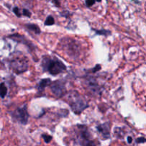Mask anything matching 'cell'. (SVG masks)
<instances>
[{
  "label": "cell",
  "instance_id": "obj_17",
  "mask_svg": "<svg viewBox=\"0 0 146 146\" xmlns=\"http://www.w3.org/2000/svg\"><path fill=\"white\" fill-rule=\"evenodd\" d=\"M23 14L26 16H28V17L31 16V12L29 11L26 10V9H23Z\"/></svg>",
  "mask_w": 146,
  "mask_h": 146
},
{
  "label": "cell",
  "instance_id": "obj_19",
  "mask_svg": "<svg viewBox=\"0 0 146 146\" xmlns=\"http://www.w3.org/2000/svg\"><path fill=\"white\" fill-rule=\"evenodd\" d=\"M127 140H128V143H132V141H133V139H132V138L130 137V136L128 137V139H127Z\"/></svg>",
  "mask_w": 146,
  "mask_h": 146
},
{
  "label": "cell",
  "instance_id": "obj_8",
  "mask_svg": "<svg viewBox=\"0 0 146 146\" xmlns=\"http://www.w3.org/2000/svg\"><path fill=\"white\" fill-rule=\"evenodd\" d=\"M97 130L101 135L103 139H108L110 138V125L108 123H103L97 126Z\"/></svg>",
  "mask_w": 146,
  "mask_h": 146
},
{
  "label": "cell",
  "instance_id": "obj_4",
  "mask_svg": "<svg viewBox=\"0 0 146 146\" xmlns=\"http://www.w3.org/2000/svg\"><path fill=\"white\" fill-rule=\"evenodd\" d=\"M11 67L16 73H23L28 68V60L24 55L19 53L16 55L11 61Z\"/></svg>",
  "mask_w": 146,
  "mask_h": 146
},
{
  "label": "cell",
  "instance_id": "obj_12",
  "mask_svg": "<svg viewBox=\"0 0 146 146\" xmlns=\"http://www.w3.org/2000/svg\"><path fill=\"white\" fill-rule=\"evenodd\" d=\"M54 19L51 16H49L46 18V21H45V25L51 26V25H53L54 24Z\"/></svg>",
  "mask_w": 146,
  "mask_h": 146
},
{
  "label": "cell",
  "instance_id": "obj_15",
  "mask_svg": "<svg viewBox=\"0 0 146 146\" xmlns=\"http://www.w3.org/2000/svg\"><path fill=\"white\" fill-rule=\"evenodd\" d=\"M13 11L14 12V14H15L16 15L18 16V17H20V16H21V13H20V11H19V9L18 7H16L14 8Z\"/></svg>",
  "mask_w": 146,
  "mask_h": 146
},
{
  "label": "cell",
  "instance_id": "obj_1",
  "mask_svg": "<svg viewBox=\"0 0 146 146\" xmlns=\"http://www.w3.org/2000/svg\"><path fill=\"white\" fill-rule=\"evenodd\" d=\"M68 101L71 110L76 114H80L89 106L86 99L76 91H73L69 94Z\"/></svg>",
  "mask_w": 146,
  "mask_h": 146
},
{
  "label": "cell",
  "instance_id": "obj_21",
  "mask_svg": "<svg viewBox=\"0 0 146 146\" xmlns=\"http://www.w3.org/2000/svg\"><path fill=\"white\" fill-rule=\"evenodd\" d=\"M97 2H101V0H96Z\"/></svg>",
  "mask_w": 146,
  "mask_h": 146
},
{
  "label": "cell",
  "instance_id": "obj_2",
  "mask_svg": "<svg viewBox=\"0 0 146 146\" xmlns=\"http://www.w3.org/2000/svg\"><path fill=\"white\" fill-rule=\"evenodd\" d=\"M43 66L45 71L54 76L62 73L66 70V66L56 59H45L43 61Z\"/></svg>",
  "mask_w": 146,
  "mask_h": 146
},
{
  "label": "cell",
  "instance_id": "obj_16",
  "mask_svg": "<svg viewBox=\"0 0 146 146\" xmlns=\"http://www.w3.org/2000/svg\"><path fill=\"white\" fill-rule=\"evenodd\" d=\"M95 2H96L95 0H86V4L88 7H91L95 4Z\"/></svg>",
  "mask_w": 146,
  "mask_h": 146
},
{
  "label": "cell",
  "instance_id": "obj_20",
  "mask_svg": "<svg viewBox=\"0 0 146 146\" xmlns=\"http://www.w3.org/2000/svg\"><path fill=\"white\" fill-rule=\"evenodd\" d=\"M54 2H55V3H56V4L57 6H59V0H54Z\"/></svg>",
  "mask_w": 146,
  "mask_h": 146
},
{
  "label": "cell",
  "instance_id": "obj_5",
  "mask_svg": "<svg viewBox=\"0 0 146 146\" xmlns=\"http://www.w3.org/2000/svg\"><path fill=\"white\" fill-rule=\"evenodd\" d=\"M12 118L15 119L16 121L26 125L29 119V113L27 111L26 105H24L21 107H19L15 111L12 113Z\"/></svg>",
  "mask_w": 146,
  "mask_h": 146
},
{
  "label": "cell",
  "instance_id": "obj_10",
  "mask_svg": "<svg viewBox=\"0 0 146 146\" xmlns=\"http://www.w3.org/2000/svg\"><path fill=\"white\" fill-rule=\"evenodd\" d=\"M26 26L27 27V29H29L30 31H33L36 34H39L41 33V30L39 29V27L37 25H36V24H26Z\"/></svg>",
  "mask_w": 146,
  "mask_h": 146
},
{
  "label": "cell",
  "instance_id": "obj_11",
  "mask_svg": "<svg viewBox=\"0 0 146 146\" xmlns=\"http://www.w3.org/2000/svg\"><path fill=\"white\" fill-rule=\"evenodd\" d=\"M7 94V89L6 87L5 84L2 83L0 84V97L1 98H4L6 95Z\"/></svg>",
  "mask_w": 146,
  "mask_h": 146
},
{
  "label": "cell",
  "instance_id": "obj_14",
  "mask_svg": "<svg viewBox=\"0 0 146 146\" xmlns=\"http://www.w3.org/2000/svg\"><path fill=\"white\" fill-rule=\"evenodd\" d=\"M96 32L97 34H100V35H107L108 33H109L108 31H106V30H100V31L96 30Z\"/></svg>",
  "mask_w": 146,
  "mask_h": 146
},
{
  "label": "cell",
  "instance_id": "obj_7",
  "mask_svg": "<svg viewBox=\"0 0 146 146\" xmlns=\"http://www.w3.org/2000/svg\"><path fill=\"white\" fill-rule=\"evenodd\" d=\"M63 46H64V49L66 50H67L66 52L68 55L73 56H78V51H79L78 44L75 41L71 40V39H68L66 41V43L65 44H63Z\"/></svg>",
  "mask_w": 146,
  "mask_h": 146
},
{
  "label": "cell",
  "instance_id": "obj_9",
  "mask_svg": "<svg viewBox=\"0 0 146 146\" xmlns=\"http://www.w3.org/2000/svg\"><path fill=\"white\" fill-rule=\"evenodd\" d=\"M51 81L49 78H44V79H42L41 81H39V90L40 91H42L46 87L51 85Z\"/></svg>",
  "mask_w": 146,
  "mask_h": 146
},
{
  "label": "cell",
  "instance_id": "obj_3",
  "mask_svg": "<svg viewBox=\"0 0 146 146\" xmlns=\"http://www.w3.org/2000/svg\"><path fill=\"white\" fill-rule=\"evenodd\" d=\"M78 141L80 146H96L91 133L85 125H78Z\"/></svg>",
  "mask_w": 146,
  "mask_h": 146
},
{
  "label": "cell",
  "instance_id": "obj_6",
  "mask_svg": "<svg viewBox=\"0 0 146 146\" xmlns=\"http://www.w3.org/2000/svg\"><path fill=\"white\" fill-rule=\"evenodd\" d=\"M51 90L52 94L56 97H61L66 94V87L61 81H54L51 84Z\"/></svg>",
  "mask_w": 146,
  "mask_h": 146
},
{
  "label": "cell",
  "instance_id": "obj_18",
  "mask_svg": "<svg viewBox=\"0 0 146 146\" xmlns=\"http://www.w3.org/2000/svg\"><path fill=\"white\" fill-rule=\"evenodd\" d=\"M101 68V66L100 65H96L95 67H94V68L92 70V71L94 72V73H95V72H96V71H99L100 69Z\"/></svg>",
  "mask_w": 146,
  "mask_h": 146
},
{
  "label": "cell",
  "instance_id": "obj_13",
  "mask_svg": "<svg viewBox=\"0 0 146 146\" xmlns=\"http://www.w3.org/2000/svg\"><path fill=\"white\" fill-rule=\"evenodd\" d=\"M42 138L44 140V142L46 143H49L52 140V137L49 135H46V134H44L42 135Z\"/></svg>",
  "mask_w": 146,
  "mask_h": 146
}]
</instances>
